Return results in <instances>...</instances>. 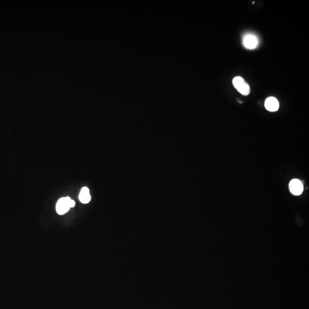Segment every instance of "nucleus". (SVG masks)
<instances>
[{
  "mask_svg": "<svg viewBox=\"0 0 309 309\" xmlns=\"http://www.w3.org/2000/svg\"><path fill=\"white\" fill-rule=\"evenodd\" d=\"M289 189L291 192L294 195H301L303 190V185L302 182L299 179H294L291 180L289 183Z\"/></svg>",
  "mask_w": 309,
  "mask_h": 309,
  "instance_id": "3",
  "label": "nucleus"
},
{
  "mask_svg": "<svg viewBox=\"0 0 309 309\" xmlns=\"http://www.w3.org/2000/svg\"><path fill=\"white\" fill-rule=\"evenodd\" d=\"M70 208L74 207V206H75V202H74V200H71L70 203Z\"/></svg>",
  "mask_w": 309,
  "mask_h": 309,
  "instance_id": "7",
  "label": "nucleus"
},
{
  "mask_svg": "<svg viewBox=\"0 0 309 309\" xmlns=\"http://www.w3.org/2000/svg\"><path fill=\"white\" fill-rule=\"evenodd\" d=\"M232 84L236 89L244 96L248 95L250 92L248 84L241 77H235L232 80Z\"/></svg>",
  "mask_w": 309,
  "mask_h": 309,
  "instance_id": "1",
  "label": "nucleus"
},
{
  "mask_svg": "<svg viewBox=\"0 0 309 309\" xmlns=\"http://www.w3.org/2000/svg\"><path fill=\"white\" fill-rule=\"evenodd\" d=\"M265 106L266 110L268 111L275 112L279 109V104L278 100L276 98L274 97H270L266 99Z\"/></svg>",
  "mask_w": 309,
  "mask_h": 309,
  "instance_id": "5",
  "label": "nucleus"
},
{
  "mask_svg": "<svg viewBox=\"0 0 309 309\" xmlns=\"http://www.w3.org/2000/svg\"><path fill=\"white\" fill-rule=\"evenodd\" d=\"M71 199L69 197H65L60 199L56 204V211L59 215H64L69 210L70 208V203Z\"/></svg>",
  "mask_w": 309,
  "mask_h": 309,
  "instance_id": "2",
  "label": "nucleus"
},
{
  "mask_svg": "<svg viewBox=\"0 0 309 309\" xmlns=\"http://www.w3.org/2000/svg\"><path fill=\"white\" fill-rule=\"evenodd\" d=\"M258 39L254 35L247 34L243 39V45L247 49H255L258 46Z\"/></svg>",
  "mask_w": 309,
  "mask_h": 309,
  "instance_id": "4",
  "label": "nucleus"
},
{
  "mask_svg": "<svg viewBox=\"0 0 309 309\" xmlns=\"http://www.w3.org/2000/svg\"><path fill=\"white\" fill-rule=\"evenodd\" d=\"M91 199L89 190L87 187H84L81 190L79 195V200L83 204L88 203Z\"/></svg>",
  "mask_w": 309,
  "mask_h": 309,
  "instance_id": "6",
  "label": "nucleus"
}]
</instances>
